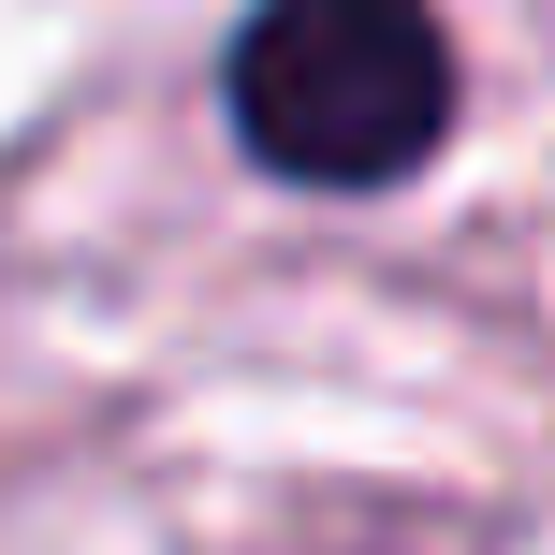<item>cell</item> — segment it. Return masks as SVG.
I'll return each mask as SVG.
<instances>
[{"instance_id":"cell-1","label":"cell","mask_w":555,"mask_h":555,"mask_svg":"<svg viewBox=\"0 0 555 555\" xmlns=\"http://www.w3.org/2000/svg\"><path fill=\"white\" fill-rule=\"evenodd\" d=\"M234 132L293 191H395L453 132V29L424 0H263L234 29Z\"/></svg>"}]
</instances>
